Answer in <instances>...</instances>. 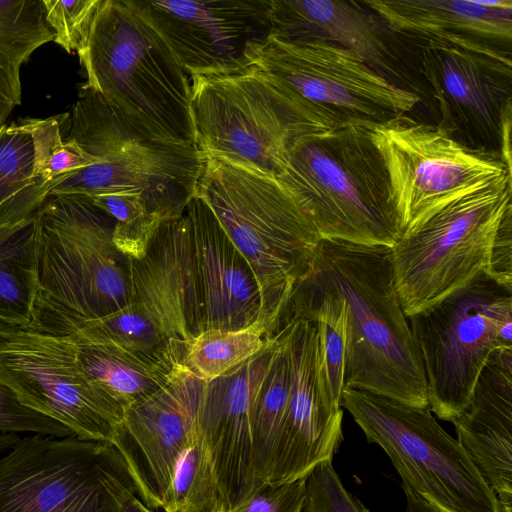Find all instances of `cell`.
<instances>
[{
  "label": "cell",
  "mask_w": 512,
  "mask_h": 512,
  "mask_svg": "<svg viewBox=\"0 0 512 512\" xmlns=\"http://www.w3.org/2000/svg\"><path fill=\"white\" fill-rule=\"evenodd\" d=\"M99 476L116 502V512H152L136 495L124 460L114 446L100 465Z\"/></svg>",
  "instance_id": "74e56055"
},
{
  "label": "cell",
  "mask_w": 512,
  "mask_h": 512,
  "mask_svg": "<svg viewBox=\"0 0 512 512\" xmlns=\"http://www.w3.org/2000/svg\"><path fill=\"white\" fill-rule=\"evenodd\" d=\"M130 260L132 302L102 318L69 320L67 331L179 366L186 343L204 331L186 212L162 222L144 256Z\"/></svg>",
  "instance_id": "8992f818"
},
{
  "label": "cell",
  "mask_w": 512,
  "mask_h": 512,
  "mask_svg": "<svg viewBox=\"0 0 512 512\" xmlns=\"http://www.w3.org/2000/svg\"><path fill=\"white\" fill-rule=\"evenodd\" d=\"M103 0H43L45 20L53 42L68 53L81 52Z\"/></svg>",
  "instance_id": "836d02e7"
},
{
  "label": "cell",
  "mask_w": 512,
  "mask_h": 512,
  "mask_svg": "<svg viewBox=\"0 0 512 512\" xmlns=\"http://www.w3.org/2000/svg\"><path fill=\"white\" fill-rule=\"evenodd\" d=\"M306 477L294 481L264 483L232 512H303Z\"/></svg>",
  "instance_id": "8d00e7d4"
},
{
  "label": "cell",
  "mask_w": 512,
  "mask_h": 512,
  "mask_svg": "<svg viewBox=\"0 0 512 512\" xmlns=\"http://www.w3.org/2000/svg\"><path fill=\"white\" fill-rule=\"evenodd\" d=\"M204 156L197 147L129 142L94 164L56 179L49 195L141 194L165 219L181 215L197 193Z\"/></svg>",
  "instance_id": "44dd1931"
},
{
  "label": "cell",
  "mask_w": 512,
  "mask_h": 512,
  "mask_svg": "<svg viewBox=\"0 0 512 512\" xmlns=\"http://www.w3.org/2000/svg\"><path fill=\"white\" fill-rule=\"evenodd\" d=\"M274 345L272 335L257 354L203 383L195 426L213 467L223 512L238 508L264 484L254 470L251 414Z\"/></svg>",
  "instance_id": "d6986e66"
},
{
  "label": "cell",
  "mask_w": 512,
  "mask_h": 512,
  "mask_svg": "<svg viewBox=\"0 0 512 512\" xmlns=\"http://www.w3.org/2000/svg\"><path fill=\"white\" fill-rule=\"evenodd\" d=\"M278 329L288 351L290 393L266 481L271 484L307 477L319 464L332 461L343 439V410L332 408L319 374L315 322L291 318Z\"/></svg>",
  "instance_id": "ffe728a7"
},
{
  "label": "cell",
  "mask_w": 512,
  "mask_h": 512,
  "mask_svg": "<svg viewBox=\"0 0 512 512\" xmlns=\"http://www.w3.org/2000/svg\"><path fill=\"white\" fill-rule=\"evenodd\" d=\"M185 212L192 231L204 330L263 324L260 291L248 261L201 197L191 198Z\"/></svg>",
  "instance_id": "7402d4cb"
},
{
  "label": "cell",
  "mask_w": 512,
  "mask_h": 512,
  "mask_svg": "<svg viewBox=\"0 0 512 512\" xmlns=\"http://www.w3.org/2000/svg\"><path fill=\"white\" fill-rule=\"evenodd\" d=\"M371 125L302 135L276 177L321 239L392 247L404 232Z\"/></svg>",
  "instance_id": "3957f363"
},
{
  "label": "cell",
  "mask_w": 512,
  "mask_h": 512,
  "mask_svg": "<svg viewBox=\"0 0 512 512\" xmlns=\"http://www.w3.org/2000/svg\"><path fill=\"white\" fill-rule=\"evenodd\" d=\"M196 147L277 177L292 142L309 134L279 90L254 66L228 75L192 76Z\"/></svg>",
  "instance_id": "8fae6325"
},
{
  "label": "cell",
  "mask_w": 512,
  "mask_h": 512,
  "mask_svg": "<svg viewBox=\"0 0 512 512\" xmlns=\"http://www.w3.org/2000/svg\"><path fill=\"white\" fill-rule=\"evenodd\" d=\"M266 372L255 396L251 414L252 458L256 476L266 483L273 454L285 421L290 393V362L279 329Z\"/></svg>",
  "instance_id": "f1b7e54d"
},
{
  "label": "cell",
  "mask_w": 512,
  "mask_h": 512,
  "mask_svg": "<svg viewBox=\"0 0 512 512\" xmlns=\"http://www.w3.org/2000/svg\"><path fill=\"white\" fill-rule=\"evenodd\" d=\"M192 76L254 66L270 33V0H128Z\"/></svg>",
  "instance_id": "9a60e30c"
},
{
  "label": "cell",
  "mask_w": 512,
  "mask_h": 512,
  "mask_svg": "<svg viewBox=\"0 0 512 512\" xmlns=\"http://www.w3.org/2000/svg\"><path fill=\"white\" fill-rule=\"evenodd\" d=\"M303 512H370V510L346 489L332 461H327L315 467L306 477Z\"/></svg>",
  "instance_id": "e575fe53"
},
{
  "label": "cell",
  "mask_w": 512,
  "mask_h": 512,
  "mask_svg": "<svg viewBox=\"0 0 512 512\" xmlns=\"http://www.w3.org/2000/svg\"><path fill=\"white\" fill-rule=\"evenodd\" d=\"M37 213L0 228V324L29 327L38 296L36 272Z\"/></svg>",
  "instance_id": "83f0119b"
},
{
  "label": "cell",
  "mask_w": 512,
  "mask_h": 512,
  "mask_svg": "<svg viewBox=\"0 0 512 512\" xmlns=\"http://www.w3.org/2000/svg\"><path fill=\"white\" fill-rule=\"evenodd\" d=\"M114 225L85 195L46 198L37 212L34 313L85 321L132 302L131 260L113 241Z\"/></svg>",
  "instance_id": "5b68a950"
},
{
  "label": "cell",
  "mask_w": 512,
  "mask_h": 512,
  "mask_svg": "<svg viewBox=\"0 0 512 512\" xmlns=\"http://www.w3.org/2000/svg\"><path fill=\"white\" fill-rule=\"evenodd\" d=\"M452 424L501 507H512V349L490 356L469 406Z\"/></svg>",
  "instance_id": "603a6c76"
},
{
  "label": "cell",
  "mask_w": 512,
  "mask_h": 512,
  "mask_svg": "<svg viewBox=\"0 0 512 512\" xmlns=\"http://www.w3.org/2000/svg\"><path fill=\"white\" fill-rule=\"evenodd\" d=\"M113 446L31 434L0 457V512H116L99 467Z\"/></svg>",
  "instance_id": "2e32d148"
},
{
  "label": "cell",
  "mask_w": 512,
  "mask_h": 512,
  "mask_svg": "<svg viewBox=\"0 0 512 512\" xmlns=\"http://www.w3.org/2000/svg\"><path fill=\"white\" fill-rule=\"evenodd\" d=\"M164 512H223L213 467L194 422L164 495Z\"/></svg>",
  "instance_id": "4dcf8cb0"
},
{
  "label": "cell",
  "mask_w": 512,
  "mask_h": 512,
  "mask_svg": "<svg viewBox=\"0 0 512 512\" xmlns=\"http://www.w3.org/2000/svg\"><path fill=\"white\" fill-rule=\"evenodd\" d=\"M89 198L115 221L113 241L130 259L144 256L154 232L168 220L156 213L141 194L112 192Z\"/></svg>",
  "instance_id": "1f68e13d"
},
{
  "label": "cell",
  "mask_w": 512,
  "mask_h": 512,
  "mask_svg": "<svg viewBox=\"0 0 512 512\" xmlns=\"http://www.w3.org/2000/svg\"><path fill=\"white\" fill-rule=\"evenodd\" d=\"M269 337L262 323L239 330L206 329L186 343L182 364L199 380L210 381L257 354Z\"/></svg>",
  "instance_id": "f546056e"
},
{
  "label": "cell",
  "mask_w": 512,
  "mask_h": 512,
  "mask_svg": "<svg viewBox=\"0 0 512 512\" xmlns=\"http://www.w3.org/2000/svg\"><path fill=\"white\" fill-rule=\"evenodd\" d=\"M67 115L24 119L33 141L35 174L50 184L94 163L72 140L63 138L62 123Z\"/></svg>",
  "instance_id": "d6a6232c"
},
{
  "label": "cell",
  "mask_w": 512,
  "mask_h": 512,
  "mask_svg": "<svg viewBox=\"0 0 512 512\" xmlns=\"http://www.w3.org/2000/svg\"><path fill=\"white\" fill-rule=\"evenodd\" d=\"M301 281L345 304L344 389L428 405L421 354L394 284L391 247L321 239Z\"/></svg>",
  "instance_id": "6da1fadb"
},
{
  "label": "cell",
  "mask_w": 512,
  "mask_h": 512,
  "mask_svg": "<svg viewBox=\"0 0 512 512\" xmlns=\"http://www.w3.org/2000/svg\"><path fill=\"white\" fill-rule=\"evenodd\" d=\"M203 156L196 194L251 266L261 296L262 322L272 335L307 275L321 238L275 176Z\"/></svg>",
  "instance_id": "7a4b0ae2"
},
{
  "label": "cell",
  "mask_w": 512,
  "mask_h": 512,
  "mask_svg": "<svg viewBox=\"0 0 512 512\" xmlns=\"http://www.w3.org/2000/svg\"><path fill=\"white\" fill-rule=\"evenodd\" d=\"M408 320L430 410L452 423L469 406L490 356L512 349V288L482 272Z\"/></svg>",
  "instance_id": "ba28073f"
},
{
  "label": "cell",
  "mask_w": 512,
  "mask_h": 512,
  "mask_svg": "<svg viewBox=\"0 0 512 512\" xmlns=\"http://www.w3.org/2000/svg\"><path fill=\"white\" fill-rule=\"evenodd\" d=\"M269 21V38L333 43L390 82L419 95L420 66L409 41L363 0H270Z\"/></svg>",
  "instance_id": "ac0fdd59"
},
{
  "label": "cell",
  "mask_w": 512,
  "mask_h": 512,
  "mask_svg": "<svg viewBox=\"0 0 512 512\" xmlns=\"http://www.w3.org/2000/svg\"><path fill=\"white\" fill-rule=\"evenodd\" d=\"M394 32L417 45L463 38L511 51L512 0H363Z\"/></svg>",
  "instance_id": "cb8c5ba5"
},
{
  "label": "cell",
  "mask_w": 512,
  "mask_h": 512,
  "mask_svg": "<svg viewBox=\"0 0 512 512\" xmlns=\"http://www.w3.org/2000/svg\"><path fill=\"white\" fill-rule=\"evenodd\" d=\"M63 335L85 373L125 410L159 390L180 366L96 343L74 332Z\"/></svg>",
  "instance_id": "d4e9b609"
},
{
  "label": "cell",
  "mask_w": 512,
  "mask_h": 512,
  "mask_svg": "<svg viewBox=\"0 0 512 512\" xmlns=\"http://www.w3.org/2000/svg\"><path fill=\"white\" fill-rule=\"evenodd\" d=\"M51 184L35 174L34 147L26 123L0 127V228L33 217Z\"/></svg>",
  "instance_id": "4316f807"
},
{
  "label": "cell",
  "mask_w": 512,
  "mask_h": 512,
  "mask_svg": "<svg viewBox=\"0 0 512 512\" xmlns=\"http://www.w3.org/2000/svg\"><path fill=\"white\" fill-rule=\"evenodd\" d=\"M404 231L469 193L512 180L494 154L471 150L438 125L400 115L370 126Z\"/></svg>",
  "instance_id": "7c38bea8"
},
{
  "label": "cell",
  "mask_w": 512,
  "mask_h": 512,
  "mask_svg": "<svg viewBox=\"0 0 512 512\" xmlns=\"http://www.w3.org/2000/svg\"><path fill=\"white\" fill-rule=\"evenodd\" d=\"M0 382L21 404L83 440L112 445L124 417L125 408L85 373L65 335L2 327Z\"/></svg>",
  "instance_id": "5bb4252c"
},
{
  "label": "cell",
  "mask_w": 512,
  "mask_h": 512,
  "mask_svg": "<svg viewBox=\"0 0 512 512\" xmlns=\"http://www.w3.org/2000/svg\"><path fill=\"white\" fill-rule=\"evenodd\" d=\"M420 74L437 102V124L459 144L511 165V51L463 39L419 45Z\"/></svg>",
  "instance_id": "4fadbf2b"
},
{
  "label": "cell",
  "mask_w": 512,
  "mask_h": 512,
  "mask_svg": "<svg viewBox=\"0 0 512 512\" xmlns=\"http://www.w3.org/2000/svg\"><path fill=\"white\" fill-rule=\"evenodd\" d=\"M31 433L45 436H75L61 423L21 404L14 393L0 382V433Z\"/></svg>",
  "instance_id": "d590c367"
},
{
  "label": "cell",
  "mask_w": 512,
  "mask_h": 512,
  "mask_svg": "<svg viewBox=\"0 0 512 512\" xmlns=\"http://www.w3.org/2000/svg\"><path fill=\"white\" fill-rule=\"evenodd\" d=\"M512 180L469 193L406 229L391 247L395 288L408 317L488 268L496 232L512 212Z\"/></svg>",
  "instance_id": "30bf717a"
},
{
  "label": "cell",
  "mask_w": 512,
  "mask_h": 512,
  "mask_svg": "<svg viewBox=\"0 0 512 512\" xmlns=\"http://www.w3.org/2000/svg\"><path fill=\"white\" fill-rule=\"evenodd\" d=\"M254 67L285 97L309 134L376 125L410 112L421 97L327 41L267 39Z\"/></svg>",
  "instance_id": "52a82bcc"
},
{
  "label": "cell",
  "mask_w": 512,
  "mask_h": 512,
  "mask_svg": "<svg viewBox=\"0 0 512 512\" xmlns=\"http://www.w3.org/2000/svg\"><path fill=\"white\" fill-rule=\"evenodd\" d=\"M2 327H4V325L0 324V329H1Z\"/></svg>",
  "instance_id": "b9f144b4"
},
{
  "label": "cell",
  "mask_w": 512,
  "mask_h": 512,
  "mask_svg": "<svg viewBox=\"0 0 512 512\" xmlns=\"http://www.w3.org/2000/svg\"><path fill=\"white\" fill-rule=\"evenodd\" d=\"M51 41L42 1L0 0V127L21 103V67Z\"/></svg>",
  "instance_id": "484cf974"
},
{
  "label": "cell",
  "mask_w": 512,
  "mask_h": 512,
  "mask_svg": "<svg viewBox=\"0 0 512 512\" xmlns=\"http://www.w3.org/2000/svg\"><path fill=\"white\" fill-rule=\"evenodd\" d=\"M486 273L498 283L512 288V212L496 232Z\"/></svg>",
  "instance_id": "f35d334b"
},
{
  "label": "cell",
  "mask_w": 512,
  "mask_h": 512,
  "mask_svg": "<svg viewBox=\"0 0 512 512\" xmlns=\"http://www.w3.org/2000/svg\"><path fill=\"white\" fill-rule=\"evenodd\" d=\"M85 87L149 141L196 147L188 74L128 0H103L78 53Z\"/></svg>",
  "instance_id": "277c9868"
},
{
  "label": "cell",
  "mask_w": 512,
  "mask_h": 512,
  "mask_svg": "<svg viewBox=\"0 0 512 512\" xmlns=\"http://www.w3.org/2000/svg\"><path fill=\"white\" fill-rule=\"evenodd\" d=\"M341 407L367 441L386 453L401 485L445 512H503L496 494L457 439L437 422L429 405L418 407L345 388Z\"/></svg>",
  "instance_id": "9c48e42d"
},
{
  "label": "cell",
  "mask_w": 512,
  "mask_h": 512,
  "mask_svg": "<svg viewBox=\"0 0 512 512\" xmlns=\"http://www.w3.org/2000/svg\"><path fill=\"white\" fill-rule=\"evenodd\" d=\"M402 488L406 498L405 512H445L439 507L428 502L411 488L405 485H402ZM502 510L503 512H512V507H503Z\"/></svg>",
  "instance_id": "ab89813d"
},
{
  "label": "cell",
  "mask_w": 512,
  "mask_h": 512,
  "mask_svg": "<svg viewBox=\"0 0 512 512\" xmlns=\"http://www.w3.org/2000/svg\"><path fill=\"white\" fill-rule=\"evenodd\" d=\"M204 381L184 365L156 392L129 406L114 446L136 495L150 509L162 508L176 462L194 428Z\"/></svg>",
  "instance_id": "e0dca14e"
},
{
  "label": "cell",
  "mask_w": 512,
  "mask_h": 512,
  "mask_svg": "<svg viewBox=\"0 0 512 512\" xmlns=\"http://www.w3.org/2000/svg\"><path fill=\"white\" fill-rule=\"evenodd\" d=\"M19 439L16 433H0V454L9 450Z\"/></svg>",
  "instance_id": "60d3db41"
}]
</instances>
